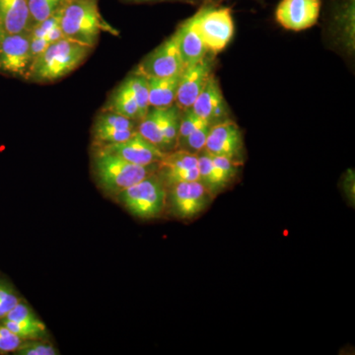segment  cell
<instances>
[{"label":"cell","instance_id":"1","mask_svg":"<svg viewBox=\"0 0 355 355\" xmlns=\"http://www.w3.org/2000/svg\"><path fill=\"white\" fill-rule=\"evenodd\" d=\"M92 46L69 38L51 44L33 60L27 78L35 83H53L79 67L88 57Z\"/></svg>","mask_w":355,"mask_h":355},{"label":"cell","instance_id":"2","mask_svg":"<svg viewBox=\"0 0 355 355\" xmlns=\"http://www.w3.org/2000/svg\"><path fill=\"white\" fill-rule=\"evenodd\" d=\"M157 165L133 164L102 148L96 153L93 160L98 183L103 190L114 196L157 172Z\"/></svg>","mask_w":355,"mask_h":355},{"label":"cell","instance_id":"3","mask_svg":"<svg viewBox=\"0 0 355 355\" xmlns=\"http://www.w3.org/2000/svg\"><path fill=\"white\" fill-rule=\"evenodd\" d=\"M106 27L96 0H67L62 6L60 28L65 38L93 46Z\"/></svg>","mask_w":355,"mask_h":355},{"label":"cell","instance_id":"4","mask_svg":"<svg viewBox=\"0 0 355 355\" xmlns=\"http://www.w3.org/2000/svg\"><path fill=\"white\" fill-rule=\"evenodd\" d=\"M133 216L155 218L162 214L167 202V188L157 173L149 175L116 196Z\"/></svg>","mask_w":355,"mask_h":355},{"label":"cell","instance_id":"5","mask_svg":"<svg viewBox=\"0 0 355 355\" xmlns=\"http://www.w3.org/2000/svg\"><path fill=\"white\" fill-rule=\"evenodd\" d=\"M203 4L198 10V29L209 53L225 50L234 36V20L230 7Z\"/></svg>","mask_w":355,"mask_h":355},{"label":"cell","instance_id":"6","mask_svg":"<svg viewBox=\"0 0 355 355\" xmlns=\"http://www.w3.org/2000/svg\"><path fill=\"white\" fill-rule=\"evenodd\" d=\"M32 62L29 32L2 34L0 37V71L26 77Z\"/></svg>","mask_w":355,"mask_h":355},{"label":"cell","instance_id":"7","mask_svg":"<svg viewBox=\"0 0 355 355\" xmlns=\"http://www.w3.org/2000/svg\"><path fill=\"white\" fill-rule=\"evenodd\" d=\"M169 202L175 216L193 218L209 207L214 196L200 181L184 182L169 187Z\"/></svg>","mask_w":355,"mask_h":355},{"label":"cell","instance_id":"8","mask_svg":"<svg viewBox=\"0 0 355 355\" xmlns=\"http://www.w3.org/2000/svg\"><path fill=\"white\" fill-rule=\"evenodd\" d=\"M214 55L211 53H207L200 62L189 65L182 72L175 101V105L181 111L193 106L210 76L214 74L216 65Z\"/></svg>","mask_w":355,"mask_h":355},{"label":"cell","instance_id":"9","mask_svg":"<svg viewBox=\"0 0 355 355\" xmlns=\"http://www.w3.org/2000/svg\"><path fill=\"white\" fill-rule=\"evenodd\" d=\"M186 69L178 46L176 33L147 55L137 72L147 77H168L181 74Z\"/></svg>","mask_w":355,"mask_h":355},{"label":"cell","instance_id":"10","mask_svg":"<svg viewBox=\"0 0 355 355\" xmlns=\"http://www.w3.org/2000/svg\"><path fill=\"white\" fill-rule=\"evenodd\" d=\"M322 0H282L275 10L279 25L291 31H303L317 24Z\"/></svg>","mask_w":355,"mask_h":355},{"label":"cell","instance_id":"11","mask_svg":"<svg viewBox=\"0 0 355 355\" xmlns=\"http://www.w3.org/2000/svg\"><path fill=\"white\" fill-rule=\"evenodd\" d=\"M243 148L241 128L234 121L227 119L212 125L203 150L211 155L223 156L241 162Z\"/></svg>","mask_w":355,"mask_h":355},{"label":"cell","instance_id":"12","mask_svg":"<svg viewBox=\"0 0 355 355\" xmlns=\"http://www.w3.org/2000/svg\"><path fill=\"white\" fill-rule=\"evenodd\" d=\"M101 148L120 156L128 162L140 166L158 164L166 154L153 142L144 139L139 132L125 141L107 144L102 146Z\"/></svg>","mask_w":355,"mask_h":355},{"label":"cell","instance_id":"13","mask_svg":"<svg viewBox=\"0 0 355 355\" xmlns=\"http://www.w3.org/2000/svg\"><path fill=\"white\" fill-rule=\"evenodd\" d=\"M191 108L198 116L212 125L227 120L229 116L227 103L224 99L218 79L214 74L210 76L205 88L198 96L197 100Z\"/></svg>","mask_w":355,"mask_h":355},{"label":"cell","instance_id":"14","mask_svg":"<svg viewBox=\"0 0 355 355\" xmlns=\"http://www.w3.org/2000/svg\"><path fill=\"white\" fill-rule=\"evenodd\" d=\"M175 33L180 53L186 67L200 62L209 53L198 29L197 13L184 20Z\"/></svg>","mask_w":355,"mask_h":355},{"label":"cell","instance_id":"15","mask_svg":"<svg viewBox=\"0 0 355 355\" xmlns=\"http://www.w3.org/2000/svg\"><path fill=\"white\" fill-rule=\"evenodd\" d=\"M0 22L7 34L29 32L32 20L28 0H0Z\"/></svg>","mask_w":355,"mask_h":355},{"label":"cell","instance_id":"16","mask_svg":"<svg viewBox=\"0 0 355 355\" xmlns=\"http://www.w3.org/2000/svg\"><path fill=\"white\" fill-rule=\"evenodd\" d=\"M331 26L347 50L354 49L355 0H330Z\"/></svg>","mask_w":355,"mask_h":355},{"label":"cell","instance_id":"17","mask_svg":"<svg viewBox=\"0 0 355 355\" xmlns=\"http://www.w3.org/2000/svg\"><path fill=\"white\" fill-rule=\"evenodd\" d=\"M181 74L168 77L146 76L151 108H168L175 104Z\"/></svg>","mask_w":355,"mask_h":355},{"label":"cell","instance_id":"18","mask_svg":"<svg viewBox=\"0 0 355 355\" xmlns=\"http://www.w3.org/2000/svg\"><path fill=\"white\" fill-rule=\"evenodd\" d=\"M198 169L200 173V183L214 197L223 191L230 183L212 162L209 154L205 150L198 153Z\"/></svg>","mask_w":355,"mask_h":355},{"label":"cell","instance_id":"19","mask_svg":"<svg viewBox=\"0 0 355 355\" xmlns=\"http://www.w3.org/2000/svg\"><path fill=\"white\" fill-rule=\"evenodd\" d=\"M166 108L149 109L146 116L140 121L137 132L165 153L163 123Z\"/></svg>","mask_w":355,"mask_h":355},{"label":"cell","instance_id":"20","mask_svg":"<svg viewBox=\"0 0 355 355\" xmlns=\"http://www.w3.org/2000/svg\"><path fill=\"white\" fill-rule=\"evenodd\" d=\"M108 111L121 114L132 121H140L139 107L127 80L114 91L110 100Z\"/></svg>","mask_w":355,"mask_h":355},{"label":"cell","instance_id":"21","mask_svg":"<svg viewBox=\"0 0 355 355\" xmlns=\"http://www.w3.org/2000/svg\"><path fill=\"white\" fill-rule=\"evenodd\" d=\"M198 168V154L180 149L174 153H166L164 158L158 163V174Z\"/></svg>","mask_w":355,"mask_h":355},{"label":"cell","instance_id":"22","mask_svg":"<svg viewBox=\"0 0 355 355\" xmlns=\"http://www.w3.org/2000/svg\"><path fill=\"white\" fill-rule=\"evenodd\" d=\"M132 90L133 97L139 107L140 121L146 116L147 112L150 109L149 105V89L147 77L139 72H135L128 78L125 79Z\"/></svg>","mask_w":355,"mask_h":355},{"label":"cell","instance_id":"23","mask_svg":"<svg viewBox=\"0 0 355 355\" xmlns=\"http://www.w3.org/2000/svg\"><path fill=\"white\" fill-rule=\"evenodd\" d=\"M181 114V110L175 104L165 110L164 123H163L165 153L177 147Z\"/></svg>","mask_w":355,"mask_h":355},{"label":"cell","instance_id":"24","mask_svg":"<svg viewBox=\"0 0 355 355\" xmlns=\"http://www.w3.org/2000/svg\"><path fill=\"white\" fill-rule=\"evenodd\" d=\"M67 1V0H28L32 26L48 19L60 10Z\"/></svg>","mask_w":355,"mask_h":355},{"label":"cell","instance_id":"25","mask_svg":"<svg viewBox=\"0 0 355 355\" xmlns=\"http://www.w3.org/2000/svg\"><path fill=\"white\" fill-rule=\"evenodd\" d=\"M137 132V130H118V128L95 125L94 128H93V137H94L97 144H101V146H107V144L125 141Z\"/></svg>","mask_w":355,"mask_h":355},{"label":"cell","instance_id":"26","mask_svg":"<svg viewBox=\"0 0 355 355\" xmlns=\"http://www.w3.org/2000/svg\"><path fill=\"white\" fill-rule=\"evenodd\" d=\"M211 127L212 123H209V121L202 123V125L196 128V130L178 146H181L182 149L190 151L191 153H200V151L205 149V144H207V137H209Z\"/></svg>","mask_w":355,"mask_h":355},{"label":"cell","instance_id":"27","mask_svg":"<svg viewBox=\"0 0 355 355\" xmlns=\"http://www.w3.org/2000/svg\"><path fill=\"white\" fill-rule=\"evenodd\" d=\"M4 326L21 340H39L46 331V326L42 324H23L4 320Z\"/></svg>","mask_w":355,"mask_h":355},{"label":"cell","instance_id":"28","mask_svg":"<svg viewBox=\"0 0 355 355\" xmlns=\"http://www.w3.org/2000/svg\"><path fill=\"white\" fill-rule=\"evenodd\" d=\"M207 121L203 120L202 118H200V116H198L191 108L182 111L177 146H179L181 142H183L196 128L202 125V123H207Z\"/></svg>","mask_w":355,"mask_h":355},{"label":"cell","instance_id":"29","mask_svg":"<svg viewBox=\"0 0 355 355\" xmlns=\"http://www.w3.org/2000/svg\"><path fill=\"white\" fill-rule=\"evenodd\" d=\"M19 355H57L58 350L53 345L37 340H28V342L21 343L20 347L15 350Z\"/></svg>","mask_w":355,"mask_h":355},{"label":"cell","instance_id":"30","mask_svg":"<svg viewBox=\"0 0 355 355\" xmlns=\"http://www.w3.org/2000/svg\"><path fill=\"white\" fill-rule=\"evenodd\" d=\"M135 121L125 118V116H121V114L107 111L106 113L98 116L95 125L118 128V130H135Z\"/></svg>","mask_w":355,"mask_h":355},{"label":"cell","instance_id":"31","mask_svg":"<svg viewBox=\"0 0 355 355\" xmlns=\"http://www.w3.org/2000/svg\"><path fill=\"white\" fill-rule=\"evenodd\" d=\"M4 320L16 322L23 324H42L43 322L35 315V313L30 309L29 306L24 303H18L10 312L7 314Z\"/></svg>","mask_w":355,"mask_h":355},{"label":"cell","instance_id":"32","mask_svg":"<svg viewBox=\"0 0 355 355\" xmlns=\"http://www.w3.org/2000/svg\"><path fill=\"white\" fill-rule=\"evenodd\" d=\"M209 155L212 159V162L214 163V165L218 168L219 171L223 174V176L229 182L232 181L237 176L241 162H238V161H234L227 157H223V156L211 155V154H209Z\"/></svg>","mask_w":355,"mask_h":355},{"label":"cell","instance_id":"33","mask_svg":"<svg viewBox=\"0 0 355 355\" xmlns=\"http://www.w3.org/2000/svg\"><path fill=\"white\" fill-rule=\"evenodd\" d=\"M18 303L19 299L11 288L4 284H0V319H4Z\"/></svg>","mask_w":355,"mask_h":355},{"label":"cell","instance_id":"34","mask_svg":"<svg viewBox=\"0 0 355 355\" xmlns=\"http://www.w3.org/2000/svg\"><path fill=\"white\" fill-rule=\"evenodd\" d=\"M22 343V340L14 335L6 326H0V352H15Z\"/></svg>","mask_w":355,"mask_h":355},{"label":"cell","instance_id":"35","mask_svg":"<svg viewBox=\"0 0 355 355\" xmlns=\"http://www.w3.org/2000/svg\"><path fill=\"white\" fill-rule=\"evenodd\" d=\"M50 44V42L46 38L31 39V55L33 60L38 58L41 53H43Z\"/></svg>","mask_w":355,"mask_h":355},{"label":"cell","instance_id":"36","mask_svg":"<svg viewBox=\"0 0 355 355\" xmlns=\"http://www.w3.org/2000/svg\"><path fill=\"white\" fill-rule=\"evenodd\" d=\"M133 2H157V1H166V0H130Z\"/></svg>","mask_w":355,"mask_h":355},{"label":"cell","instance_id":"37","mask_svg":"<svg viewBox=\"0 0 355 355\" xmlns=\"http://www.w3.org/2000/svg\"><path fill=\"white\" fill-rule=\"evenodd\" d=\"M184 2H188V3L197 4L198 2L203 1V0H182Z\"/></svg>","mask_w":355,"mask_h":355},{"label":"cell","instance_id":"38","mask_svg":"<svg viewBox=\"0 0 355 355\" xmlns=\"http://www.w3.org/2000/svg\"><path fill=\"white\" fill-rule=\"evenodd\" d=\"M3 28H2L1 22H0V37L2 36V34H3Z\"/></svg>","mask_w":355,"mask_h":355},{"label":"cell","instance_id":"39","mask_svg":"<svg viewBox=\"0 0 355 355\" xmlns=\"http://www.w3.org/2000/svg\"><path fill=\"white\" fill-rule=\"evenodd\" d=\"M203 1H209V0H203ZM257 1H261V0H257Z\"/></svg>","mask_w":355,"mask_h":355}]
</instances>
